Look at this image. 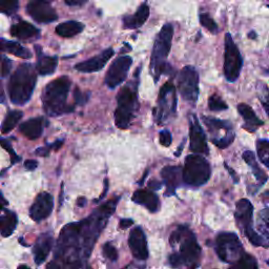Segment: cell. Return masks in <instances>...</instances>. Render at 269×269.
Listing matches in <instances>:
<instances>
[{
	"mask_svg": "<svg viewBox=\"0 0 269 269\" xmlns=\"http://www.w3.org/2000/svg\"><path fill=\"white\" fill-rule=\"evenodd\" d=\"M214 250L219 259L231 266L237 263L245 252L238 235L233 232L219 233L214 243Z\"/></svg>",
	"mask_w": 269,
	"mask_h": 269,
	"instance_id": "9",
	"label": "cell"
},
{
	"mask_svg": "<svg viewBox=\"0 0 269 269\" xmlns=\"http://www.w3.org/2000/svg\"><path fill=\"white\" fill-rule=\"evenodd\" d=\"M44 125H45L44 118L42 117L32 118V119L21 123V125L19 126V130L28 139L36 140L42 134Z\"/></svg>",
	"mask_w": 269,
	"mask_h": 269,
	"instance_id": "23",
	"label": "cell"
},
{
	"mask_svg": "<svg viewBox=\"0 0 269 269\" xmlns=\"http://www.w3.org/2000/svg\"><path fill=\"white\" fill-rule=\"evenodd\" d=\"M178 90L186 102L196 105L199 98V74L192 65L184 66L178 76Z\"/></svg>",
	"mask_w": 269,
	"mask_h": 269,
	"instance_id": "12",
	"label": "cell"
},
{
	"mask_svg": "<svg viewBox=\"0 0 269 269\" xmlns=\"http://www.w3.org/2000/svg\"><path fill=\"white\" fill-rule=\"evenodd\" d=\"M149 16V8L143 4L133 15L126 16L123 18V25L125 29H138L142 26Z\"/></svg>",
	"mask_w": 269,
	"mask_h": 269,
	"instance_id": "27",
	"label": "cell"
},
{
	"mask_svg": "<svg viewBox=\"0 0 269 269\" xmlns=\"http://www.w3.org/2000/svg\"><path fill=\"white\" fill-rule=\"evenodd\" d=\"M162 185H163V182H160L158 180H150L148 182V187H149V190L154 191V192H157L160 189H162Z\"/></svg>",
	"mask_w": 269,
	"mask_h": 269,
	"instance_id": "45",
	"label": "cell"
},
{
	"mask_svg": "<svg viewBox=\"0 0 269 269\" xmlns=\"http://www.w3.org/2000/svg\"><path fill=\"white\" fill-rule=\"evenodd\" d=\"M53 244L54 238L52 232H45L39 235L33 248L34 261H35L36 265H41L44 263L53 248Z\"/></svg>",
	"mask_w": 269,
	"mask_h": 269,
	"instance_id": "21",
	"label": "cell"
},
{
	"mask_svg": "<svg viewBox=\"0 0 269 269\" xmlns=\"http://www.w3.org/2000/svg\"><path fill=\"white\" fill-rule=\"evenodd\" d=\"M90 93H86V94H83L79 88H76L75 91H74V98H75V103L76 105H84L87 103V101L89 100L90 98Z\"/></svg>",
	"mask_w": 269,
	"mask_h": 269,
	"instance_id": "42",
	"label": "cell"
},
{
	"mask_svg": "<svg viewBox=\"0 0 269 269\" xmlns=\"http://www.w3.org/2000/svg\"><path fill=\"white\" fill-rule=\"evenodd\" d=\"M5 101H6V96H5V92L3 89L2 81H0V103H5Z\"/></svg>",
	"mask_w": 269,
	"mask_h": 269,
	"instance_id": "53",
	"label": "cell"
},
{
	"mask_svg": "<svg viewBox=\"0 0 269 269\" xmlns=\"http://www.w3.org/2000/svg\"><path fill=\"white\" fill-rule=\"evenodd\" d=\"M132 224H133L132 219H121L120 222H119V226L121 229H126V228L130 227Z\"/></svg>",
	"mask_w": 269,
	"mask_h": 269,
	"instance_id": "48",
	"label": "cell"
},
{
	"mask_svg": "<svg viewBox=\"0 0 269 269\" xmlns=\"http://www.w3.org/2000/svg\"><path fill=\"white\" fill-rule=\"evenodd\" d=\"M38 60L36 64V71L41 76L52 75L55 73L57 65H58V58L56 56H45L42 54L39 46H36Z\"/></svg>",
	"mask_w": 269,
	"mask_h": 269,
	"instance_id": "25",
	"label": "cell"
},
{
	"mask_svg": "<svg viewBox=\"0 0 269 269\" xmlns=\"http://www.w3.org/2000/svg\"><path fill=\"white\" fill-rule=\"evenodd\" d=\"M148 173H149V172H148V170H147V171H146V172L144 173V175L142 176V178H141V180H140V181L138 182V183H139L140 185H142V184H143V182L145 181V179H146V177H147V175H148Z\"/></svg>",
	"mask_w": 269,
	"mask_h": 269,
	"instance_id": "55",
	"label": "cell"
},
{
	"mask_svg": "<svg viewBox=\"0 0 269 269\" xmlns=\"http://www.w3.org/2000/svg\"><path fill=\"white\" fill-rule=\"evenodd\" d=\"M114 49L110 47L103 50L101 54L90 58L89 60L77 63L74 67L76 71L80 73H96L103 69L106 63L110 61V59L114 56Z\"/></svg>",
	"mask_w": 269,
	"mask_h": 269,
	"instance_id": "18",
	"label": "cell"
},
{
	"mask_svg": "<svg viewBox=\"0 0 269 269\" xmlns=\"http://www.w3.org/2000/svg\"><path fill=\"white\" fill-rule=\"evenodd\" d=\"M102 254L104 258L111 262H116L118 260V250L112 243H105L102 247Z\"/></svg>",
	"mask_w": 269,
	"mask_h": 269,
	"instance_id": "38",
	"label": "cell"
},
{
	"mask_svg": "<svg viewBox=\"0 0 269 269\" xmlns=\"http://www.w3.org/2000/svg\"><path fill=\"white\" fill-rule=\"evenodd\" d=\"M141 66L134 74V78L120 90L117 95V109L115 111V124L118 128L126 129L139 111L138 87Z\"/></svg>",
	"mask_w": 269,
	"mask_h": 269,
	"instance_id": "3",
	"label": "cell"
},
{
	"mask_svg": "<svg viewBox=\"0 0 269 269\" xmlns=\"http://www.w3.org/2000/svg\"><path fill=\"white\" fill-rule=\"evenodd\" d=\"M170 243L172 246L179 245V251L168 257V263L172 267L194 268L199 266L202 249L195 233L187 226H178L171 234Z\"/></svg>",
	"mask_w": 269,
	"mask_h": 269,
	"instance_id": "2",
	"label": "cell"
},
{
	"mask_svg": "<svg viewBox=\"0 0 269 269\" xmlns=\"http://www.w3.org/2000/svg\"><path fill=\"white\" fill-rule=\"evenodd\" d=\"M0 145H2L4 148H6L9 151V154H10L11 159H12V164H15V163L19 162L21 160V158L18 155H16L14 148L11 146V143L9 141H7L5 139H0Z\"/></svg>",
	"mask_w": 269,
	"mask_h": 269,
	"instance_id": "41",
	"label": "cell"
},
{
	"mask_svg": "<svg viewBox=\"0 0 269 269\" xmlns=\"http://www.w3.org/2000/svg\"><path fill=\"white\" fill-rule=\"evenodd\" d=\"M5 42L6 40L3 39V38H0V52H4V46H5Z\"/></svg>",
	"mask_w": 269,
	"mask_h": 269,
	"instance_id": "56",
	"label": "cell"
},
{
	"mask_svg": "<svg viewBox=\"0 0 269 269\" xmlns=\"http://www.w3.org/2000/svg\"><path fill=\"white\" fill-rule=\"evenodd\" d=\"M243 58L240 50L233 42L229 33L225 35V53H224V76L227 81L235 82L241 74Z\"/></svg>",
	"mask_w": 269,
	"mask_h": 269,
	"instance_id": "11",
	"label": "cell"
},
{
	"mask_svg": "<svg viewBox=\"0 0 269 269\" xmlns=\"http://www.w3.org/2000/svg\"><path fill=\"white\" fill-rule=\"evenodd\" d=\"M72 81L67 76H61L50 81L45 87L41 99L45 114L49 117H58L75 111L74 105L67 104V97Z\"/></svg>",
	"mask_w": 269,
	"mask_h": 269,
	"instance_id": "4",
	"label": "cell"
},
{
	"mask_svg": "<svg viewBox=\"0 0 269 269\" xmlns=\"http://www.w3.org/2000/svg\"><path fill=\"white\" fill-rule=\"evenodd\" d=\"M11 34L16 38L28 40L38 37L40 35V31L29 22L20 21L11 28Z\"/></svg>",
	"mask_w": 269,
	"mask_h": 269,
	"instance_id": "26",
	"label": "cell"
},
{
	"mask_svg": "<svg viewBox=\"0 0 269 269\" xmlns=\"http://www.w3.org/2000/svg\"><path fill=\"white\" fill-rule=\"evenodd\" d=\"M63 144V140H57L55 141L54 143H48L46 144L45 146L43 147H39L35 150V154L37 156H40V157H47L49 155V151L50 149H54V150H58Z\"/></svg>",
	"mask_w": 269,
	"mask_h": 269,
	"instance_id": "37",
	"label": "cell"
},
{
	"mask_svg": "<svg viewBox=\"0 0 269 269\" xmlns=\"http://www.w3.org/2000/svg\"><path fill=\"white\" fill-rule=\"evenodd\" d=\"M83 30L84 25L81 22L70 20L58 24L56 26V34L63 38H71L78 35Z\"/></svg>",
	"mask_w": 269,
	"mask_h": 269,
	"instance_id": "29",
	"label": "cell"
},
{
	"mask_svg": "<svg viewBox=\"0 0 269 269\" xmlns=\"http://www.w3.org/2000/svg\"><path fill=\"white\" fill-rule=\"evenodd\" d=\"M211 176L209 162L200 154L189 155L185 158L182 170L183 183L192 187H200L206 184Z\"/></svg>",
	"mask_w": 269,
	"mask_h": 269,
	"instance_id": "7",
	"label": "cell"
},
{
	"mask_svg": "<svg viewBox=\"0 0 269 269\" xmlns=\"http://www.w3.org/2000/svg\"><path fill=\"white\" fill-rule=\"evenodd\" d=\"M159 141L160 144L167 147L172 144L173 141V137H172V133L168 129H163L159 132Z\"/></svg>",
	"mask_w": 269,
	"mask_h": 269,
	"instance_id": "43",
	"label": "cell"
},
{
	"mask_svg": "<svg viewBox=\"0 0 269 269\" xmlns=\"http://www.w3.org/2000/svg\"><path fill=\"white\" fill-rule=\"evenodd\" d=\"M86 205H87V199L84 198V197H80V198H78V200H77V206H79V207H84Z\"/></svg>",
	"mask_w": 269,
	"mask_h": 269,
	"instance_id": "52",
	"label": "cell"
},
{
	"mask_svg": "<svg viewBox=\"0 0 269 269\" xmlns=\"http://www.w3.org/2000/svg\"><path fill=\"white\" fill-rule=\"evenodd\" d=\"M238 112L241 115L242 119L244 120L243 127L249 132L256 131L260 126L264 124V122L259 119L255 111L252 110L248 104L240 103L238 105Z\"/></svg>",
	"mask_w": 269,
	"mask_h": 269,
	"instance_id": "24",
	"label": "cell"
},
{
	"mask_svg": "<svg viewBox=\"0 0 269 269\" xmlns=\"http://www.w3.org/2000/svg\"><path fill=\"white\" fill-rule=\"evenodd\" d=\"M128 246L131 255L139 261H145L148 258V246L146 235L140 226L131 229L128 237Z\"/></svg>",
	"mask_w": 269,
	"mask_h": 269,
	"instance_id": "17",
	"label": "cell"
},
{
	"mask_svg": "<svg viewBox=\"0 0 269 269\" xmlns=\"http://www.w3.org/2000/svg\"><path fill=\"white\" fill-rule=\"evenodd\" d=\"M190 139L191 151L194 154L208 155L209 148L207 145L206 134L195 114L190 116Z\"/></svg>",
	"mask_w": 269,
	"mask_h": 269,
	"instance_id": "14",
	"label": "cell"
},
{
	"mask_svg": "<svg viewBox=\"0 0 269 269\" xmlns=\"http://www.w3.org/2000/svg\"><path fill=\"white\" fill-rule=\"evenodd\" d=\"M178 99L173 81H167L161 87L158 95L157 106L154 109L155 120L159 125L171 122L177 115Z\"/></svg>",
	"mask_w": 269,
	"mask_h": 269,
	"instance_id": "8",
	"label": "cell"
},
{
	"mask_svg": "<svg viewBox=\"0 0 269 269\" xmlns=\"http://www.w3.org/2000/svg\"><path fill=\"white\" fill-rule=\"evenodd\" d=\"M132 64V59L129 56H121L116 59L110 66V69L105 75L104 82L106 87L111 90L116 89L122 84L129 72Z\"/></svg>",
	"mask_w": 269,
	"mask_h": 269,
	"instance_id": "13",
	"label": "cell"
},
{
	"mask_svg": "<svg viewBox=\"0 0 269 269\" xmlns=\"http://www.w3.org/2000/svg\"><path fill=\"white\" fill-rule=\"evenodd\" d=\"M54 208V198L48 193H40L30 208V216L35 222L45 220Z\"/></svg>",
	"mask_w": 269,
	"mask_h": 269,
	"instance_id": "16",
	"label": "cell"
},
{
	"mask_svg": "<svg viewBox=\"0 0 269 269\" xmlns=\"http://www.w3.org/2000/svg\"><path fill=\"white\" fill-rule=\"evenodd\" d=\"M23 117V113L20 111H12L10 112L7 117L5 118V120L0 127L3 133H9L11 130L15 128V126L18 124V122L21 120V118Z\"/></svg>",
	"mask_w": 269,
	"mask_h": 269,
	"instance_id": "31",
	"label": "cell"
},
{
	"mask_svg": "<svg viewBox=\"0 0 269 269\" xmlns=\"http://www.w3.org/2000/svg\"><path fill=\"white\" fill-rule=\"evenodd\" d=\"M17 223H18L17 214L11 210H6L5 214L0 217V234L5 238L10 237L15 231Z\"/></svg>",
	"mask_w": 269,
	"mask_h": 269,
	"instance_id": "30",
	"label": "cell"
},
{
	"mask_svg": "<svg viewBox=\"0 0 269 269\" xmlns=\"http://www.w3.org/2000/svg\"><path fill=\"white\" fill-rule=\"evenodd\" d=\"M2 59H3V57H2V56H0V62H2Z\"/></svg>",
	"mask_w": 269,
	"mask_h": 269,
	"instance_id": "58",
	"label": "cell"
},
{
	"mask_svg": "<svg viewBox=\"0 0 269 269\" xmlns=\"http://www.w3.org/2000/svg\"><path fill=\"white\" fill-rule=\"evenodd\" d=\"M12 70V61L7 58L3 57L2 59V67H0V74H2V77H7Z\"/></svg>",
	"mask_w": 269,
	"mask_h": 269,
	"instance_id": "44",
	"label": "cell"
},
{
	"mask_svg": "<svg viewBox=\"0 0 269 269\" xmlns=\"http://www.w3.org/2000/svg\"><path fill=\"white\" fill-rule=\"evenodd\" d=\"M232 267L242 268V269H257L259 266L254 257L244 252V254L241 256V258L238 260V262L234 265H232Z\"/></svg>",
	"mask_w": 269,
	"mask_h": 269,
	"instance_id": "34",
	"label": "cell"
},
{
	"mask_svg": "<svg viewBox=\"0 0 269 269\" xmlns=\"http://www.w3.org/2000/svg\"><path fill=\"white\" fill-rule=\"evenodd\" d=\"M248 37H249L250 39H256V37H257L256 33H255V32H250V33H249V35H248Z\"/></svg>",
	"mask_w": 269,
	"mask_h": 269,
	"instance_id": "57",
	"label": "cell"
},
{
	"mask_svg": "<svg viewBox=\"0 0 269 269\" xmlns=\"http://www.w3.org/2000/svg\"><path fill=\"white\" fill-rule=\"evenodd\" d=\"M173 36L174 26L171 23H166L156 37L149 64L150 74L156 83L160 80L162 75H172L174 72L171 64L166 62L167 56L171 52Z\"/></svg>",
	"mask_w": 269,
	"mask_h": 269,
	"instance_id": "5",
	"label": "cell"
},
{
	"mask_svg": "<svg viewBox=\"0 0 269 269\" xmlns=\"http://www.w3.org/2000/svg\"><path fill=\"white\" fill-rule=\"evenodd\" d=\"M234 219L239 229L244 233L247 229L252 227V216H254V205L248 199H241L235 205Z\"/></svg>",
	"mask_w": 269,
	"mask_h": 269,
	"instance_id": "19",
	"label": "cell"
},
{
	"mask_svg": "<svg viewBox=\"0 0 269 269\" xmlns=\"http://www.w3.org/2000/svg\"><path fill=\"white\" fill-rule=\"evenodd\" d=\"M19 7V0H0V13L13 15Z\"/></svg>",
	"mask_w": 269,
	"mask_h": 269,
	"instance_id": "36",
	"label": "cell"
},
{
	"mask_svg": "<svg viewBox=\"0 0 269 269\" xmlns=\"http://www.w3.org/2000/svg\"><path fill=\"white\" fill-rule=\"evenodd\" d=\"M269 209L268 207H265L263 210L259 212V219H258V230L263 235L265 239L268 240L269 235Z\"/></svg>",
	"mask_w": 269,
	"mask_h": 269,
	"instance_id": "32",
	"label": "cell"
},
{
	"mask_svg": "<svg viewBox=\"0 0 269 269\" xmlns=\"http://www.w3.org/2000/svg\"><path fill=\"white\" fill-rule=\"evenodd\" d=\"M109 186H110V185H109V180L107 179H104V190H103V193H102V195H101L97 200H95L96 203H98V202H100L101 200H102L106 196L107 191H109Z\"/></svg>",
	"mask_w": 269,
	"mask_h": 269,
	"instance_id": "49",
	"label": "cell"
},
{
	"mask_svg": "<svg viewBox=\"0 0 269 269\" xmlns=\"http://www.w3.org/2000/svg\"><path fill=\"white\" fill-rule=\"evenodd\" d=\"M208 107L212 112H223L228 110V105L224 102L223 99L217 94H213L209 97Z\"/></svg>",
	"mask_w": 269,
	"mask_h": 269,
	"instance_id": "35",
	"label": "cell"
},
{
	"mask_svg": "<svg viewBox=\"0 0 269 269\" xmlns=\"http://www.w3.org/2000/svg\"><path fill=\"white\" fill-rule=\"evenodd\" d=\"M185 141H186V139H184V140L182 141V143L180 144V146H179L178 150H177V151H176V153H175V156H176V157H179V156L181 155V153H182V150H183V147H184V145H185Z\"/></svg>",
	"mask_w": 269,
	"mask_h": 269,
	"instance_id": "54",
	"label": "cell"
},
{
	"mask_svg": "<svg viewBox=\"0 0 269 269\" xmlns=\"http://www.w3.org/2000/svg\"><path fill=\"white\" fill-rule=\"evenodd\" d=\"M38 166V162L36 160H26L24 162V167L28 171H35Z\"/></svg>",
	"mask_w": 269,
	"mask_h": 269,
	"instance_id": "46",
	"label": "cell"
},
{
	"mask_svg": "<svg viewBox=\"0 0 269 269\" xmlns=\"http://www.w3.org/2000/svg\"><path fill=\"white\" fill-rule=\"evenodd\" d=\"M7 205H8V201L4 198L2 192H0V211H2Z\"/></svg>",
	"mask_w": 269,
	"mask_h": 269,
	"instance_id": "51",
	"label": "cell"
},
{
	"mask_svg": "<svg viewBox=\"0 0 269 269\" xmlns=\"http://www.w3.org/2000/svg\"><path fill=\"white\" fill-rule=\"evenodd\" d=\"M37 82L35 67L31 63H23L18 66L11 76L8 90L12 102L16 105H24L28 103Z\"/></svg>",
	"mask_w": 269,
	"mask_h": 269,
	"instance_id": "6",
	"label": "cell"
},
{
	"mask_svg": "<svg viewBox=\"0 0 269 269\" xmlns=\"http://www.w3.org/2000/svg\"><path fill=\"white\" fill-rule=\"evenodd\" d=\"M200 23L202 26H204L205 29H207L210 33H218V25L217 23L213 21L212 18H210V16H208L207 14H201L200 15Z\"/></svg>",
	"mask_w": 269,
	"mask_h": 269,
	"instance_id": "39",
	"label": "cell"
},
{
	"mask_svg": "<svg viewBox=\"0 0 269 269\" xmlns=\"http://www.w3.org/2000/svg\"><path fill=\"white\" fill-rule=\"evenodd\" d=\"M258 93H259V98L261 100V103L264 106L266 115H268V103H269V98H268V89L266 87V84L260 83L258 86Z\"/></svg>",
	"mask_w": 269,
	"mask_h": 269,
	"instance_id": "40",
	"label": "cell"
},
{
	"mask_svg": "<svg viewBox=\"0 0 269 269\" xmlns=\"http://www.w3.org/2000/svg\"><path fill=\"white\" fill-rule=\"evenodd\" d=\"M257 151L261 162L269 167V141L267 139L257 140Z\"/></svg>",
	"mask_w": 269,
	"mask_h": 269,
	"instance_id": "33",
	"label": "cell"
},
{
	"mask_svg": "<svg viewBox=\"0 0 269 269\" xmlns=\"http://www.w3.org/2000/svg\"><path fill=\"white\" fill-rule=\"evenodd\" d=\"M242 157H243L244 161L247 163V165L251 168L252 174H254V176L256 177L257 181L259 182V186H262L263 184H265L267 182L268 176L260 167V165L258 164L255 154L252 153L251 150H246L243 153Z\"/></svg>",
	"mask_w": 269,
	"mask_h": 269,
	"instance_id": "28",
	"label": "cell"
},
{
	"mask_svg": "<svg viewBox=\"0 0 269 269\" xmlns=\"http://www.w3.org/2000/svg\"><path fill=\"white\" fill-rule=\"evenodd\" d=\"M26 11L32 18L39 23H49L58 18L56 11L46 0H31Z\"/></svg>",
	"mask_w": 269,
	"mask_h": 269,
	"instance_id": "15",
	"label": "cell"
},
{
	"mask_svg": "<svg viewBox=\"0 0 269 269\" xmlns=\"http://www.w3.org/2000/svg\"><path fill=\"white\" fill-rule=\"evenodd\" d=\"M163 184L166 185L167 190L164 193L165 197H172L175 192L182 185V168L180 166H165L161 171Z\"/></svg>",
	"mask_w": 269,
	"mask_h": 269,
	"instance_id": "20",
	"label": "cell"
},
{
	"mask_svg": "<svg viewBox=\"0 0 269 269\" xmlns=\"http://www.w3.org/2000/svg\"><path fill=\"white\" fill-rule=\"evenodd\" d=\"M202 121L211 134V142L219 148H227L234 140L235 132L228 120H220L213 117L202 116Z\"/></svg>",
	"mask_w": 269,
	"mask_h": 269,
	"instance_id": "10",
	"label": "cell"
},
{
	"mask_svg": "<svg viewBox=\"0 0 269 269\" xmlns=\"http://www.w3.org/2000/svg\"><path fill=\"white\" fill-rule=\"evenodd\" d=\"M120 197L95 209L88 218L64 225L54 250V261L47 268H86L93 249L114 214Z\"/></svg>",
	"mask_w": 269,
	"mask_h": 269,
	"instance_id": "1",
	"label": "cell"
},
{
	"mask_svg": "<svg viewBox=\"0 0 269 269\" xmlns=\"http://www.w3.org/2000/svg\"><path fill=\"white\" fill-rule=\"evenodd\" d=\"M64 2L66 5L73 7V6H81L84 3H87L88 0H64Z\"/></svg>",
	"mask_w": 269,
	"mask_h": 269,
	"instance_id": "50",
	"label": "cell"
},
{
	"mask_svg": "<svg viewBox=\"0 0 269 269\" xmlns=\"http://www.w3.org/2000/svg\"><path fill=\"white\" fill-rule=\"evenodd\" d=\"M224 166H225V168H226V170L228 171V173H229V175L231 176V178H232V180H233V182L234 183H239V181H240V179H239V177H238V175H237V173H235L233 170H232V168L226 163V162H224Z\"/></svg>",
	"mask_w": 269,
	"mask_h": 269,
	"instance_id": "47",
	"label": "cell"
},
{
	"mask_svg": "<svg viewBox=\"0 0 269 269\" xmlns=\"http://www.w3.org/2000/svg\"><path fill=\"white\" fill-rule=\"evenodd\" d=\"M131 201L133 203L145 207L150 212H157L161 207L160 199L154 191L138 190L133 193Z\"/></svg>",
	"mask_w": 269,
	"mask_h": 269,
	"instance_id": "22",
	"label": "cell"
}]
</instances>
